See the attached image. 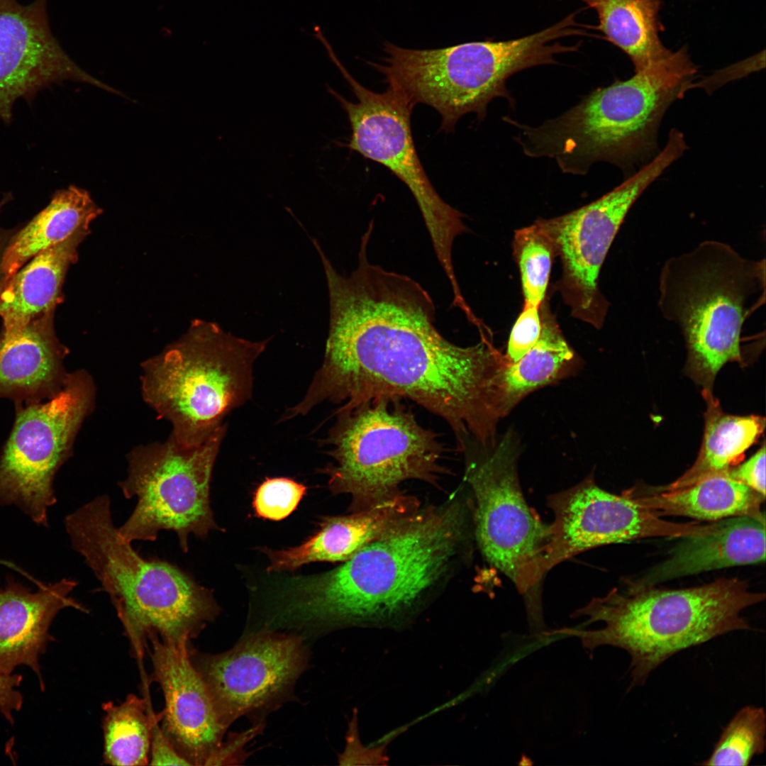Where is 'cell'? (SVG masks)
Instances as JSON below:
<instances>
[{"label": "cell", "mask_w": 766, "mask_h": 766, "mask_svg": "<svg viewBox=\"0 0 766 766\" xmlns=\"http://www.w3.org/2000/svg\"><path fill=\"white\" fill-rule=\"evenodd\" d=\"M362 237L350 275L321 257L328 334L323 362L292 415H307L324 401L348 408L382 396L409 399L444 420L459 449L469 440L494 445L504 355L483 333L472 346L447 340L435 326L428 292L409 277L370 263V237Z\"/></svg>", "instance_id": "1"}, {"label": "cell", "mask_w": 766, "mask_h": 766, "mask_svg": "<svg viewBox=\"0 0 766 766\" xmlns=\"http://www.w3.org/2000/svg\"><path fill=\"white\" fill-rule=\"evenodd\" d=\"M464 501L419 509L328 572L292 578L273 611L277 626H398L453 573L470 534Z\"/></svg>", "instance_id": "2"}, {"label": "cell", "mask_w": 766, "mask_h": 766, "mask_svg": "<svg viewBox=\"0 0 766 766\" xmlns=\"http://www.w3.org/2000/svg\"><path fill=\"white\" fill-rule=\"evenodd\" d=\"M696 72L684 48L670 51L556 118L537 127L516 123V140L526 155L554 159L565 173L584 175L598 162L629 167L653 152L662 116L692 88Z\"/></svg>", "instance_id": "3"}, {"label": "cell", "mask_w": 766, "mask_h": 766, "mask_svg": "<svg viewBox=\"0 0 766 766\" xmlns=\"http://www.w3.org/2000/svg\"><path fill=\"white\" fill-rule=\"evenodd\" d=\"M765 598L738 578L685 589L628 580L574 614L588 616L589 622L601 621L602 628L558 632L579 637L592 650L606 645L625 650L631 659L630 689L643 685L653 671L682 650L731 631L751 629L741 613Z\"/></svg>", "instance_id": "4"}, {"label": "cell", "mask_w": 766, "mask_h": 766, "mask_svg": "<svg viewBox=\"0 0 766 766\" xmlns=\"http://www.w3.org/2000/svg\"><path fill=\"white\" fill-rule=\"evenodd\" d=\"M65 526L72 548L109 594L138 660L147 637L189 644L214 618L216 606L208 590L172 563L143 558L121 536L109 496L70 514Z\"/></svg>", "instance_id": "5"}, {"label": "cell", "mask_w": 766, "mask_h": 766, "mask_svg": "<svg viewBox=\"0 0 766 766\" xmlns=\"http://www.w3.org/2000/svg\"><path fill=\"white\" fill-rule=\"evenodd\" d=\"M765 294V260L740 255L727 243L705 240L671 257L659 277L658 307L680 328L687 345L688 373L711 390L727 362H743L741 332Z\"/></svg>", "instance_id": "6"}, {"label": "cell", "mask_w": 766, "mask_h": 766, "mask_svg": "<svg viewBox=\"0 0 766 766\" xmlns=\"http://www.w3.org/2000/svg\"><path fill=\"white\" fill-rule=\"evenodd\" d=\"M272 338L252 341L194 320L187 332L142 364L144 401L172 426L171 436L199 445L251 397L253 366Z\"/></svg>", "instance_id": "7"}, {"label": "cell", "mask_w": 766, "mask_h": 766, "mask_svg": "<svg viewBox=\"0 0 766 766\" xmlns=\"http://www.w3.org/2000/svg\"><path fill=\"white\" fill-rule=\"evenodd\" d=\"M575 14L536 33L511 40L465 43L451 47L413 50L394 44L387 49L383 74L414 106L423 104L441 116V128L450 132L464 115L482 120L496 97L514 99L506 87L514 74L536 65L556 63L557 54L577 51L580 43L565 46L550 42L581 35Z\"/></svg>", "instance_id": "8"}, {"label": "cell", "mask_w": 766, "mask_h": 766, "mask_svg": "<svg viewBox=\"0 0 766 766\" xmlns=\"http://www.w3.org/2000/svg\"><path fill=\"white\" fill-rule=\"evenodd\" d=\"M403 399L382 396L339 407L319 443L333 461L321 472L331 492L352 497L353 512L401 494L409 480L436 484L448 473V452L436 432L421 426Z\"/></svg>", "instance_id": "9"}, {"label": "cell", "mask_w": 766, "mask_h": 766, "mask_svg": "<svg viewBox=\"0 0 766 766\" xmlns=\"http://www.w3.org/2000/svg\"><path fill=\"white\" fill-rule=\"evenodd\" d=\"M224 428L205 442L188 445L170 437L133 449L128 475L119 482L127 499L137 503L118 531L128 543L154 541L161 531L174 532L182 550L189 537L203 538L217 528L210 506L213 467L226 435Z\"/></svg>", "instance_id": "10"}, {"label": "cell", "mask_w": 766, "mask_h": 766, "mask_svg": "<svg viewBox=\"0 0 766 766\" xmlns=\"http://www.w3.org/2000/svg\"><path fill=\"white\" fill-rule=\"evenodd\" d=\"M329 57L357 100L350 101L327 86L350 122L351 135L344 146L384 166L405 184L418 204L444 272L449 281H454V240L467 228L462 221L464 215L440 196L422 166L411 128L413 105L391 86L382 93L367 89L350 75L334 52Z\"/></svg>", "instance_id": "11"}, {"label": "cell", "mask_w": 766, "mask_h": 766, "mask_svg": "<svg viewBox=\"0 0 766 766\" xmlns=\"http://www.w3.org/2000/svg\"><path fill=\"white\" fill-rule=\"evenodd\" d=\"M94 397L93 381L82 370L68 374L48 401L19 410L0 457V505H15L48 526V510L57 501L53 479Z\"/></svg>", "instance_id": "12"}, {"label": "cell", "mask_w": 766, "mask_h": 766, "mask_svg": "<svg viewBox=\"0 0 766 766\" xmlns=\"http://www.w3.org/2000/svg\"><path fill=\"white\" fill-rule=\"evenodd\" d=\"M686 150L671 135L653 160L619 186L594 201L567 214L544 219L553 237L562 274L559 289L572 315L597 329L609 304L599 288V275L628 212L644 190Z\"/></svg>", "instance_id": "13"}, {"label": "cell", "mask_w": 766, "mask_h": 766, "mask_svg": "<svg viewBox=\"0 0 766 766\" xmlns=\"http://www.w3.org/2000/svg\"><path fill=\"white\" fill-rule=\"evenodd\" d=\"M516 443L505 435L492 454L469 465L473 521L487 560L506 574L521 593L537 585L548 571V526L528 507L518 476Z\"/></svg>", "instance_id": "14"}, {"label": "cell", "mask_w": 766, "mask_h": 766, "mask_svg": "<svg viewBox=\"0 0 766 766\" xmlns=\"http://www.w3.org/2000/svg\"><path fill=\"white\" fill-rule=\"evenodd\" d=\"M301 635L262 631L231 650L191 659L227 728L237 718L267 708L289 692L305 670Z\"/></svg>", "instance_id": "15"}, {"label": "cell", "mask_w": 766, "mask_h": 766, "mask_svg": "<svg viewBox=\"0 0 766 766\" xmlns=\"http://www.w3.org/2000/svg\"><path fill=\"white\" fill-rule=\"evenodd\" d=\"M548 506L554 514L548 526L549 570L597 546L654 537L682 538L705 533L714 526L665 521L625 495L602 489L590 476L550 495Z\"/></svg>", "instance_id": "16"}, {"label": "cell", "mask_w": 766, "mask_h": 766, "mask_svg": "<svg viewBox=\"0 0 766 766\" xmlns=\"http://www.w3.org/2000/svg\"><path fill=\"white\" fill-rule=\"evenodd\" d=\"M48 0L22 5L0 0V118L8 121L14 102L65 80L102 82L82 70L52 33Z\"/></svg>", "instance_id": "17"}, {"label": "cell", "mask_w": 766, "mask_h": 766, "mask_svg": "<svg viewBox=\"0 0 766 766\" xmlns=\"http://www.w3.org/2000/svg\"><path fill=\"white\" fill-rule=\"evenodd\" d=\"M152 645L153 677L165 697L162 730L191 765H206L226 730L207 686L194 666L189 644L173 645L157 635Z\"/></svg>", "instance_id": "18"}, {"label": "cell", "mask_w": 766, "mask_h": 766, "mask_svg": "<svg viewBox=\"0 0 766 766\" xmlns=\"http://www.w3.org/2000/svg\"><path fill=\"white\" fill-rule=\"evenodd\" d=\"M77 585L65 578L33 592L8 579L0 589V672L11 674L17 666L27 665L44 687L38 660L51 639L48 630L54 618L67 607L86 611L70 596Z\"/></svg>", "instance_id": "19"}, {"label": "cell", "mask_w": 766, "mask_h": 766, "mask_svg": "<svg viewBox=\"0 0 766 766\" xmlns=\"http://www.w3.org/2000/svg\"><path fill=\"white\" fill-rule=\"evenodd\" d=\"M420 509L413 496L399 494L348 516L323 517L318 530L301 545L265 549L267 572L292 571L314 562H344Z\"/></svg>", "instance_id": "20"}, {"label": "cell", "mask_w": 766, "mask_h": 766, "mask_svg": "<svg viewBox=\"0 0 766 766\" xmlns=\"http://www.w3.org/2000/svg\"><path fill=\"white\" fill-rule=\"evenodd\" d=\"M663 562L638 579L656 585L714 570L759 563L765 559V518L734 516L714 522L708 532L686 538Z\"/></svg>", "instance_id": "21"}, {"label": "cell", "mask_w": 766, "mask_h": 766, "mask_svg": "<svg viewBox=\"0 0 766 766\" xmlns=\"http://www.w3.org/2000/svg\"><path fill=\"white\" fill-rule=\"evenodd\" d=\"M64 351L44 318L0 338V397H36L54 394L68 374Z\"/></svg>", "instance_id": "22"}, {"label": "cell", "mask_w": 766, "mask_h": 766, "mask_svg": "<svg viewBox=\"0 0 766 766\" xmlns=\"http://www.w3.org/2000/svg\"><path fill=\"white\" fill-rule=\"evenodd\" d=\"M89 230L31 258L0 287V318L4 331L23 327L44 318L59 300L70 265L77 257V248Z\"/></svg>", "instance_id": "23"}, {"label": "cell", "mask_w": 766, "mask_h": 766, "mask_svg": "<svg viewBox=\"0 0 766 766\" xmlns=\"http://www.w3.org/2000/svg\"><path fill=\"white\" fill-rule=\"evenodd\" d=\"M623 495L657 516L712 521L734 516L765 519L760 508L765 497L728 472L709 475L679 489L654 488L642 494L629 490Z\"/></svg>", "instance_id": "24"}, {"label": "cell", "mask_w": 766, "mask_h": 766, "mask_svg": "<svg viewBox=\"0 0 766 766\" xmlns=\"http://www.w3.org/2000/svg\"><path fill=\"white\" fill-rule=\"evenodd\" d=\"M541 333L537 343L514 362L506 360L499 377L501 418L531 393L569 377L581 366L548 304L540 306Z\"/></svg>", "instance_id": "25"}, {"label": "cell", "mask_w": 766, "mask_h": 766, "mask_svg": "<svg viewBox=\"0 0 766 766\" xmlns=\"http://www.w3.org/2000/svg\"><path fill=\"white\" fill-rule=\"evenodd\" d=\"M101 213L88 192L74 186L56 192L49 204L12 239L0 257L3 282L40 252L82 230Z\"/></svg>", "instance_id": "26"}, {"label": "cell", "mask_w": 766, "mask_h": 766, "mask_svg": "<svg viewBox=\"0 0 766 766\" xmlns=\"http://www.w3.org/2000/svg\"><path fill=\"white\" fill-rule=\"evenodd\" d=\"M707 404L703 442L694 464L682 477L661 489H675L709 475L728 472L763 433L765 420L759 416L725 413L711 390L704 389Z\"/></svg>", "instance_id": "27"}, {"label": "cell", "mask_w": 766, "mask_h": 766, "mask_svg": "<svg viewBox=\"0 0 766 766\" xmlns=\"http://www.w3.org/2000/svg\"><path fill=\"white\" fill-rule=\"evenodd\" d=\"M598 15L593 29L625 52L635 71L665 56L670 50L661 43L658 19L660 0H580Z\"/></svg>", "instance_id": "28"}, {"label": "cell", "mask_w": 766, "mask_h": 766, "mask_svg": "<svg viewBox=\"0 0 766 766\" xmlns=\"http://www.w3.org/2000/svg\"><path fill=\"white\" fill-rule=\"evenodd\" d=\"M104 762L111 765H146L150 760L152 731L162 718L147 699L129 694L116 705L103 704Z\"/></svg>", "instance_id": "29"}, {"label": "cell", "mask_w": 766, "mask_h": 766, "mask_svg": "<svg viewBox=\"0 0 766 766\" xmlns=\"http://www.w3.org/2000/svg\"><path fill=\"white\" fill-rule=\"evenodd\" d=\"M514 255L518 264L525 303L539 306L544 301L555 243L544 219L516 231Z\"/></svg>", "instance_id": "30"}, {"label": "cell", "mask_w": 766, "mask_h": 766, "mask_svg": "<svg viewBox=\"0 0 766 766\" xmlns=\"http://www.w3.org/2000/svg\"><path fill=\"white\" fill-rule=\"evenodd\" d=\"M766 714L762 707L740 709L723 728L711 755L701 765L746 766L765 749Z\"/></svg>", "instance_id": "31"}, {"label": "cell", "mask_w": 766, "mask_h": 766, "mask_svg": "<svg viewBox=\"0 0 766 766\" xmlns=\"http://www.w3.org/2000/svg\"><path fill=\"white\" fill-rule=\"evenodd\" d=\"M307 487L287 477H267L256 489L252 506L256 516L280 521L298 506Z\"/></svg>", "instance_id": "32"}, {"label": "cell", "mask_w": 766, "mask_h": 766, "mask_svg": "<svg viewBox=\"0 0 766 766\" xmlns=\"http://www.w3.org/2000/svg\"><path fill=\"white\" fill-rule=\"evenodd\" d=\"M539 306L525 303L509 335L504 355L508 362H516L537 343L542 328Z\"/></svg>", "instance_id": "33"}, {"label": "cell", "mask_w": 766, "mask_h": 766, "mask_svg": "<svg viewBox=\"0 0 766 766\" xmlns=\"http://www.w3.org/2000/svg\"><path fill=\"white\" fill-rule=\"evenodd\" d=\"M728 474L765 497V444L749 460L730 469Z\"/></svg>", "instance_id": "34"}, {"label": "cell", "mask_w": 766, "mask_h": 766, "mask_svg": "<svg viewBox=\"0 0 766 766\" xmlns=\"http://www.w3.org/2000/svg\"><path fill=\"white\" fill-rule=\"evenodd\" d=\"M158 722L153 726L150 743V765H191L174 748L165 735Z\"/></svg>", "instance_id": "35"}, {"label": "cell", "mask_w": 766, "mask_h": 766, "mask_svg": "<svg viewBox=\"0 0 766 766\" xmlns=\"http://www.w3.org/2000/svg\"><path fill=\"white\" fill-rule=\"evenodd\" d=\"M20 675L0 672V711L11 723H13V712L19 711L23 705V696L16 689L22 681Z\"/></svg>", "instance_id": "36"}, {"label": "cell", "mask_w": 766, "mask_h": 766, "mask_svg": "<svg viewBox=\"0 0 766 766\" xmlns=\"http://www.w3.org/2000/svg\"><path fill=\"white\" fill-rule=\"evenodd\" d=\"M261 726H257L243 733L233 735L225 743H221L206 765H226L228 761L238 760L244 745L257 734Z\"/></svg>", "instance_id": "37"}, {"label": "cell", "mask_w": 766, "mask_h": 766, "mask_svg": "<svg viewBox=\"0 0 766 766\" xmlns=\"http://www.w3.org/2000/svg\"><path fill=\"white\" fill-rule=\"evenodd\" d=\"M3 280H4L3 279V276H2L1 273V270H0V282H3ZM1 284H0V287H1Z\"/></svg>", "instance_id": "38"}]
</instances>
